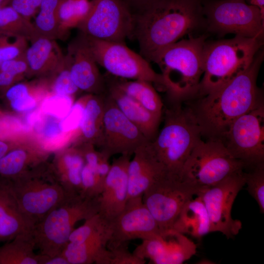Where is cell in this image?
Instances as JSON below:
<instances>
[{
  "label": "cell",
  "mask_w": 264,
  "mask_h": 264,
  "mask_svg": "<svg viewBox=\"0 0 264 264\" xmlns=\"http://www.w3.org/2000/svg\"><path fill=\"white\" fill-rule=\"evenodd\" d=\"M263 59V52L259 51L244 72L218 89L187 101L202 136L221 140L236 119L264 103L257 85Z\"/></svg>",
  "instance_id": "6da1fadb"
},
{
  "label": "cell",
  "mask_w": 264,
  "mask_h": 264,
  "mask_svg": "<svg viewBox=\"0 0 264 264\" xmlns=\"http://www.w3.org/2000/svg\"><path fill=\"white\" fill-rule=\"evenodd\" d=\"M133 16L140 54L153 62L162 50L204 24L201 0H144Z\"/></svg>",
  "instance_id": "7a4b0ae2"
},
{
  "label": "cell",
  "mask_w": 264,
  "mask_h": 264,
  "mask_svg": "<svg viewBox=\"0 0 264 264\" xmlns=\"http://www.w3.org/2000/svg\"><path fill=\"white\" fill-rule=\"evenodd\" d=\"M206 37H190L166 47L153 60L159 67L168 103L195 98L203 74Z\"/></svg>",
  "instance_id": "3957f363"
},
{
  "label": "cell",
  "mask_w": 264,
  "mask_h": 264,
  "mask_svg": "<svg viewBox=\"0 0 264 264\" xmlns=\"http://www.w3.org/2000/svg\"><path fill=\"white\" fill-rule=\"evenodd\" d=\"M262 38L235 36L231 39L206 42L203 74L196 97L218 89L246 70L261 48Z\"/></svg>",
  "instance_id": "277c9868"
},
{
  "label": "cell",
  "mask_w": 264,
  "mask_h": 264,
  "mask_svg": "<svg viewBox=\"0 0 264 264\" xmlns=\"http://www.w3.org/2000/svg\"><path fill=\"white\" fill-rule=\"evenodd\" d=\"M182 104L168 103L165 106L163 127L151 142L156 157L168 176L178 178L185 162L202 137L195 117Z\"/></svg>",
  "instance_id": "5b68a950"
},
{
  "label": "cell",
  "mask_w": 264,
  "mask_h": 264,
  "mask_svg": "<svg viewBox=\"0 0 264 264\" xmlns=\"http://www.w3.org/2000/svg\"><path fill=\"white\" fill-rule=\"evenodd\" d=\"M98 197L68 196L34 227L32 235L40 253L53 257L61 254L76 223L98 213Z\"/></svg>",
  "instance_id": "8992f818"
},
{
  "label": "cell",
  "mask_w": 264,
  "mask_h": 264,
  "mask_svg": "<svg viewBox=\"0 0 264 264\" xmlns=\"http://www.w3.org/2000/svg\"><path fill=\"white\" fill-rule=\"evenodd\" d=\"M246 167L232 155L221 139H200L185 162L179 178L198 192Z\"/></svg>",
  "instance_id": "52a82bcc"
},
{
  "label": "cell",
  "mask_w": 264,
  "mask_h": 264,
  "mask_svg": "<svg viewBox=\"0 0 264 264\" xmlns=\"http://www.w3.org/2000/svg\"><path fill=\"white\" fill-rule=\"evenodd\" d=\"M201 3L204 24L210 31L220 35L263 37L264 16L245 0H209Z\"/></svg>",
  "instance_id": "ba28073f"
},
{
  "label": "cell",
  "mask_w": 264,
  "mask_h": 264,
  "mask_svg": "<svg viewBox=\"0 0 264 264\" xmlns=\"http://www.w3.org/2000/svg\"><path fill=\"white\" fill-rule=\"evenodd\" d=\"M84 36L97 64L111 76L147 81L164 89L161 74L156 73L149 62L127 47L125 43L105 41Z\"/></svg>",
  "instance_id": "9c48e42d"
},
{
  "label": "cell",
  "mask_w": 264,
  "mask_h": 264,
  "mask_svg": "<svg viewBox=\"0 0 264 264\" xmlns=\"http://www.w3.org/2000/svg\"><path fill=\"white\" fill-rule=\"evenodd\" d=\"M89 10L77 26L92 39L123 43L133 37V16L123 0H93Z\"/></svg>",
  "instance_id": "30bf717a"
},
{
  "label": "cell",
  "mask_w": 264,
  "mask_h": 264,
  "mask_svg": "<svg viewBox=\"0 0 264 264\" xmlns=\"http://www.w3.org/2000/svg\"><path fill=\"white\" fill-rule=\"evenodd\" d=\"M221 140L232 155L246 166L264 163V104L236 119Z\"/></svg>",
  "instance_id": "8fae6325"
},
{
  "label": "cell",
  "mask_w": 264,
  "mask_h": 264,
  "mask_svg": "<svg viewBox=\"0 0 264 264\" xmlns=\"http://www.w3.org/2000/svg\"><path fill=\"white\" fill-rule=\"evenodd\" d=\"M243 170L231 174L217 184L199 190V196L209 218L211 232H219L227 238L237 235L242 223L232 217L233 203L240 190L245 185Z\"/></svg>",
  "instance_id": "7c38bea8"
},
{
  "label": "cell",
  "mask_w": 264,
  "mask_h": 264,
  "mask_svg": "<svg viewBox=\"0 0 264 264\" xmlns=\"http://www.w3.org/2000/svg\"><path fill=\"white\" fill-rule=\"evenodd\" d=\"M197 193L179 178L167 175L144 192L142 200L162 231L172 228L184 204Z\"/></svg>",
  "instance_id": "4fadbf2b"
},
{
  "label": "cell",
  "mask_w": 264,
  "mask_h": 264,
  "mask_svg": "<svg viewBox=\"0 0 264 264\" xmlns=\"http://www.w3.org/2000/svg\"><path fill=\"white\" fill-rule=\"evenodd\" d=\"M10 180L20 208L35 225L69 196L58 181L27 175Z\"/></svg>",
  "instance_id": "5bb4252c"
},
{
  "label": "cell",
  "mask_w": 264,
  "mask_h": 264,
  "mask_svg": "<svg viewBox=\"0 0 264 264\" xmlns=\"http://www.w3.org/2000/svg\"><path fill=\"white\" fill-rule=\"evenodd\" d=\"M148 141L106 93L103 130L98 143L100 152L109 158L115 154L131 156L138 148Z\"/></svg>",
  "instance_id": "9a60e30c"
},
{
  "label": "cell",
  "mask_w": 264,
  "mask_h": 264,
  "mask_svg": "<svg viewBox=\"0 0 264 264\" xmlns=\"http://www.w3.org/2000/svg\"><path fill=\"white\" fill-rule=\"evenodd\" d=\"M160 232L155 220L143 202L142 196L127 200L124 208L111 222L110 248L137 239L141 240Z\"/></svg>",
  "instance_id": "2e32d148"
},
{
  "label": "cell",
  "mask_w": 264,
  "mask_h": 264,
  "mask_svg": "<svg viewBox=\"0 0 264 264\" xmlns=\"http://www.w3.org/2000/svg\"><path fill=\"white\" fill-rule=\"evenodd\" d=\"M133 253L155 264H180L196 253V244L185 235L169 229L142 240Z\"/></svg>",
  "instance_id": "e0dca14e"
},
{
  "label": "cell",
  "mask_w": 264,
  "mask_h": 264,
  "mask_svg": "<svg viewBox=\"0 0 264 264\" xmlns=\"http://www.w3.org/2000/svg\"><path fill=\"white\" fill-rule=\"evenodd\" d=\"M65 55L69 63L71 78L79 89L91 91L97 95L106 93L105 77L100 73L83 34L80 33L69 44Z\"/></svg>",
  "instance_id": "ac0fdd59"
},
{
  "label": "cell",
  "mask_w": 264,
  "mask_h": 264,
  "mask_svg": "<svg viewBox=\"0 0 264 264\" xmlns=\"http://www.w3.org/2000/svg\"><path fill=\"white\" fill-rule=\"evenodd\" d=\"M131 157L120 155L113 160L98 197V213L110 222L122 211L127 201Z\"/></svg>",
  "instance_id": "d6986e66"
},
{
  "label": "cell",
  "mask_w": 264,
  "mask_h": 264,
  "mask_svg": "<svg viewBox=\"0 0 264 264\" xmlns=\"http://www.w3.org/2000/svg\"><path fill=\"white\" fill-rule=\"evenodd\" d=\"M132 155L128 169L127 200L142 196L149 187L168 175L164 166L156 157L150 141L138 148Z\"/></svg>",
  "instance_id": "ffe728a7"
},
{
  "label": "cell",
  "mask_w": 264,
  "mask_h": 264,
  "mask_svg": "<svg viewBox=\"0 0 264 264\" xmlns=\"http://www.w3.org/2000/svg\"><path fill=\"white\" fill-rule=\"evenodd\" d=\"M34 222L22 211L9 179L0 178V242L32 233Z\"/></svg>",
  "instance_id": "44dd1931"
},
{
  "label": "cell",
  "mask_w": 264,
  "mask_h": 264,
  "mask_svg": "<svg viewBox=\"0 0 264 264\" xmlns=\"http://www.w3.org/2000/svg\"><path fill=\"white\" fill-rule=\"evenodd\" d=\"M105 79L107 94L124 115L138 128L145 138L149 141H153L159 132L161 118L150 112L136 100L119 89L108 77Z\"/></svg>",
  "instance_id": "7402d4cb"
},
{
  "label": "cell",
  "mask_w": 264,
  "mask_h": 264,
  "mask_svg": "<svg viewBox=\"0 0 264 264\" xmlns=\"http://www.w3.org/2000/svg\"><path fill=\"white\" fill-rule=\"evenodd\" d=\"M196 196L184 204L172 229L199 239L211 232V227L204 203L199 196Z\"/></svg>",
  "instance_id": "603a6c76"
},
{
  "label": "cell",
  "mask_w": 264,
  "mask_h": 264,
  "mask_svg": "<svg viewBox=\"0 0 264 264\" xmlns=\"http://www.w3.org/2000/svg\"><path fill=\"white\" fill-rule=\"evenodd\" d=\"M28 47L25 58L28 69L42 72L59 69L64 62L65 54L56 40L37 38Z\"/></svg>",
  "instance_id": "cb8c5ba5"
},
{
  "label": "cell",
  "mask_w": 264,
  "mask_h": 264,
  "mask_svg": "<svg viewBox=\"0 0 264 264\" xmlns=\"http://www.w3.org/2000/svg\"><path fill=\"white\" fill-rule=\"evenodd\" d=\"M109 240L107 237H96L79 243L68 242L61 254L69 264H110Z\"/></svg>",
  "instance_id": "d4e9b609"
},
{
  "label": "cell",
  "mask_w": 264,
  "mask_h": 264,
  "mask_svg": "<svg viewBox=\"0 0 264 264\" xmlns=\"http://www.w3.org/2000/svg\"><path fill=\"white\" fill-rule=\"evenodd\" d=\"M111 82L125 93L132 97L156 116L162 118L164 104L152 83L114 77Z\"/></svg>",
  "instance_id": "484cf974"
},
{
  "label": "cell",
  "mask_w": 264,
  "mask_h": 264,
  "mask_svg": "<svg viewBox=\"0 0 264 264\" xmlns=\"http://www.w3.org/2000/svg\"><path fill=\"white\" fill-rule=\"evenodd\" d=\"M32 233L18 235L0 246V264H39Z\"/></svg>",
  "instance_id": "4316f807"
},
{
  "label": "cell",
  "mask_w": 264,
  "mask_h": 264,
  "mask_svg": "<svg viewBox=\"0 0 264 264\" xmlns=\"http://www.w3.org/2000/svg\"><path fill=\"white\" fill-rule=\"evenodd\" d=\"M59 0H42L40 11L33 23L35 39L44 38L56 40L67 38L68 32L62 29L59 20Z\"/></svg>",
  "instance_id": "83f0119b"
},
{
  "label": "cell",
  "mask_w": 264,
  "mask_h": 264,
  "mask_svg": "<svg viewBox=\"0 0 264 264\" xmlns=\"http://www.w3.org/2000/svg\"><path fill=\"white\" fill-rule=\"evenodd\" d=\"M106 94L89 96L84 107L80 128L87 139L95 140L98 143L103 124Z\"/></svg>",
  "instance_id": "f1b7e54d"
},
{
  "label": "cell",
  "mask_w": 264,
  "mask_h": 264,
  "mask_svg": "<svg viewBox=\"0 0 264 264\" xmlns=\"http://www.w3.org/2000/svg\"><path fill=\"white\" fill-rule=\"evenodd\" d=\"M62 176L58 181L70 196L81 195V173L85 164L81 154L71 152L64 154L60 162Z\"/></svg>",
  "instance_id": "f546056e"
},
{
  "label": "cell",
  "mask_w": 264,
  "mask_h": 264,
  "mask_svg": "<svg viewBox=\"0 0 264 264\" xmlns=\"http://www.w3.org/2000/svg\"><path fill=\"white\" fill-rule=\"evenodd\" d=\"M0 33L22 37L30 42L35 39L33 23L11 6L0 9Z\"/></svg>",
  "instance_id": "4dcf8cb0"
},
{
  "label": "cell",
  "mask_w": 264,
  "mask_h": 264,
  "mask_svg": "<svg viewBox=\"0 0 264 264\" xmlns=\"http://www.w3.org/2000/svg\"><path fill=\"white\" fill-rule=\"evenodd\" d=\"M91 2L88 0H64L59 4L58 15L62 29L68 32L77 27L87 15Z\"/></svg>",
  "instance_id": "1f68e13d"
},
{
  "label": "cell",
  "mask_w": 264,
  "mask_h": 264,
  "mask_svg": "<svg viewBox=\"0 0 264 264\" xmlns=\"http://www.w3.org/2000/svg\"><path fill=\"white\" fill-rule=\"evenodd\" d=\"M85 221L82 225L74 228L69 236L68 242L79 243L96 237H107L110 240L111 235L110 222L98 213Z\"/></svg>",
  "instance_id": "d6a6232c"
},
{
  "label": "cell",
  "mask_w": 264,
  "mask_h": 264,
  "mask_svg": "<svg viewBox=\"0 0 264 264\" xmlns=\"http://www.w3.org/2000/svg\"><path fill=\"white\" fill-rule=\"evenodd\" d=\"M26 39L0 33V66L5 61L25 55L28 47Z\"/></svg>",
  "instance_id": "836d02e7"
},
{
  "label": "cell",
  "mask_w": 264,
  "mask_h": 264,
  "mask_svg": "<svg viewBox=\"0 0 264 264\" xmlns=\"http://www.w3.org/2000/svg\"><path fill=\"white\" fill-rule=\"evenodd\" d=\"M27 160V155L22 150H14L7 153L0 159V175L10 179L20 176Z\"/></svg>",
  "instance_id": "e575fe53"
},
{
  "label": "cell",
  "mask_w": 264,
  "mask_h": 264,
  "mask_svg": "<svg viewBox=\"0 0 264 264\" xmlns=\"http://www.w3.org/2000/svg\"><path fill=\"white\" fill-rule=\"evenodd\" d=\"M245 185L250 195L256 201L261 213H264V163L253 166L245 173Z\"/></svg>",
  "instance_id": "d590c367"
},
{
  "label": "cell",
  "mask_w": 264,
  "mask_h": 264,
  "mask_svg": "<svg viewBox=\"0 0 264 264\" xmlns=\"http://www.w3.org/2000/svg\"><path fill=\"white\" fill-rule=\"evenodd\" d=\"M105 179L85 163L81 173V195L90 198L99 197L102 191Z\"/></svg>",
  "instance_id": "8d00e7d4"
},
{
  "label": "cell",
  "mask_w": 264,
  "mask_h": 264,
  "mask_svg": "<svg viewBox=\"0 0 264 264\" xmlns=\"http://www.w3.org/2000/svg\"><path fill=\"white\" fill-rule=\"evenodd\" d=\"M72 104L70 95L56 94L46 99L42 108L45 114L57 118H64L70 111Z\"/></svg>",
  "instance_id": "74e56055"
},
{
  "label": "cell",
  "mask_w": 264,
  "mask_h": 264,
  "mask_svg": "<svg viewBox=\"0 0 264 264\" xmlns=\"http://www.w3.org/2000/svg\"><path fill=\"white\" fill-rule=\"evenodd\" d=\"M60 70L54 85L55 92L58 94L70 96L76 93L79 88L71 78L69 65L66 55L64 62Z\"/></svg>",
  "instance_id": "f35d334b"
},
{
  "label": "cell",
  "mask_w": 264,
  "mask_h": 264,
  "mask_svg": "<svg viewBox=\"0 0 264 264\" xmlns=\"http://www.w3.org/2000/svg\"><path fill=\"white\" fill-rule=\"evenodd\" d=\"M128 243H124L108 248L110 252V264H144L146 260L140 259L128 249Z\"/></svg>",
  "instance_id": "ab89813d"
},
{
  "label": "cell",
  "mask_w": 264,
  "mask_h": 264,
  "mask_svg": "<svg viewBox=\"0 0 264 264\" xmlns=\"http://www.w3.org/2000/svg\"><path fill=\"white\" fill-rule=\"evenodd\" d=\"M34 126L37 132L46 140L57 139L63 132L60 128V122L53 118L44 117L42 114Z\"/></svg>",
  "instance_id": "60d3db41"
},
{
  "label": "cell",
  "mask_w": 264,
  "mask_h": 264,
  "mask_svg": "<svg viewBox=\"0 0 264 264\" xmlns=\"http://www.w3.org/2000/svg\"><path fill=\"white\" fill-rule=\"evenodd\" d=\"M84 106L77 103L72 106L68 114L60 122L62 132H67L80 126L83 117Z\"/></svg>",
  "instance_id": "b9f144b4"
},
{
  "label": "cell",
  "mask_w": 264,
  "mask_h": 264,
  "mask_svg": "<svg viewBox=\"0 0 264 264\" xmlns=\"http://www.w3.org/2000/svg\"><path fill=\"white\" fill-rule=\"evenodd\" d=\"M42 1V0H12L11 7L23 17L29 19Z\"/></svg>",
  "instance_id": "7bdbcfd3"
},
{
  "label": "cell",
  "mask_w": 264,
  "mask_h": 264,
  "mask_svg": "<svg viewBox=\"0 0 264 264\" xmlns=\"http://www.w3.org/2000/svg\"><path fill=\"white\" fill-rule=\"evenodd\" d=\"M13 109L18 111L26 110L33 108L36 104L34 99L30 95L11 101Z\"/></svg>",
  "instance_id": "ee69618b"
},
{
  "label": "cell",
  "mask_w": 264,
  "mask_h": 264,
  "mask_svg": "<svg viewBox=\"0 0 264 264\" xmlns=\"http://www.w3.org/2000/svg\"><path fill=\"white\" fill-rule=\"evenodd\" d=\"M29 95L28 89L26 85L18 84L10 88L6 92V97L10 101Z\"/></svg>",
  "instance_id": "f6af8a7d"
},
{
  "label": "cell",
  "mask_w": 264,
  "mask_h": 264,
  "mask_svg": "<svg viewBox=\"0 0 264 264\" xmlns=\"http://www.w3.org/2000/svg\"><path fill=\"white\" fill-rule=\"evenodd\" d=\"M40 254L39 264H69L66 259L61 254L53 257Z\"/></svg>",
  "instance_id": "bcb514c9"
},
{
  "label": "cell",
  "mask_w": 264,
  "mask_h": 264,
  "mask_svg": "<svg viewBox=\"0 0 264 264\" xmlns=\"http://www.w3.org/2000/svg\"><path fill=\"white\" fill-rule=\"evenodd\" d=\"M18 76L10 70L0 71V86H8L11 84Z\"/></svg>",
  "instance_id": "7dc6e473"
},
{
  "label": "cell",
  "mask_w": 264,
  "mask_h": 264,
  "mask_svg": "<svg viewBox=\"0 0 264 264\" xmlns=\"http://www.w3.org/2000/svg\"><path fill=\"white\" fill-rule=\"evenodd\" d=\"M248 4L257 7L264 16V0H247Z\"/></svg>",
  "instance_id": "c3c4849f"
},
{
  "label": "cell",
  "mask_w": 264,
  "mask_h": 264,
  "mask_svg": "<svg viewBox=\"0 0 264 264\" xmlns=\"http://www.w3.org/2000/svg\"><path fill=\"white\" fill-rule=\"evenodd\" d=\"M8 148L6 143L0 141V159L7 153Z\"/></svg>",
  "instance_id": "681fc988"
},
{
  "label": "cell",
  "mask_w": 264,
  "mask_h": 264,
  "mask_svg": "<svg viewBox=\"0 0 264 264\" xmlns=\"http://www.w3.org/2000/svg\"><path fill=\"white\" fill-rule=\"evenodd\" d=\"M3 0H0V9L1 8V5L2 3Z\"/></svg>",
  "instance_id": "f907efd6"
},
{
  "label": "cell",
  "mask_w": 264,
  "mask_h": 264,
  "mask_svg": "<svg viewBox=\"0 0 264 264\" xmlns=\"http://www.w3.org/2000/svg\"><path fill=\"white\" fill-rule=\"evenodd\" d=\"M143 0H141V1H143Z\"/></svg>",
  "instance_id": "816d5d0a"
}]
</instances>
